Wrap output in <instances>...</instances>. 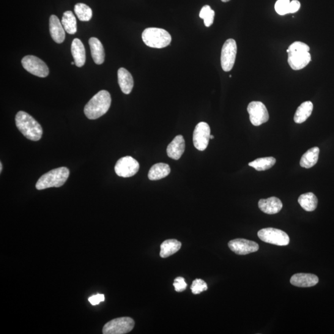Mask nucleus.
I'll return each mask as SVG.
<instances>
[{
  "mask_svg": "<svg viewBox=\"0 0 334 334\" xmlns=\"http://www.w3.org/2000/svg\"><path fill=\"white\" fill-rule=\"evenodd\" d=\"M111 103L109 93L105 90H100L85 106V116L89 120H96L108 112Z\"/></svg>",
  "mask_w": 334,
  "mask_h": 334,
  "instance_id": "nucleus-1",
  "label": "nucleus"
},
{
  "mask_svg": "<svg viewBox=\"0 0 334 334\" xmlns=\"http://www.w3.org/2000/svg\"><path fill=\"white\" fill-rule=\"evenodd\" d=\"M16 125L20 132L27 139L33 141H39L43 135L42 127L34 118L25 112L16 114Z\"/></svg>",
  "mask_w": 334,
  "mask_h": 334,
  "instance_id": "nucleus-2",
  "label": "nucleus"
},
{
  "mask_svg": "<svg viewBox=\"0 0 334 334\" xmlns=\"http://www.w3.org/2000/svg\"><path fill=\"white\" fill-rule=\"evenodd\" d=\"M69 175L70 171L67 167H59L52 170L40 178L35 188L38 190H42L53 187H61L67 182Z\"/></svg>",
  "mask_w": 334,
  "mask_h": 334,
  "instance_id": "nucleus-3",
  "label": "nucleus"
},
{
  "mask_svg": "<svg viewBox=\"0 0 334 334\" xmlns=\"http://www.w3.org/2000/svg\"><path fill=\"white\" fill-rule=\"evenodd\" d=\"M142 39L145 44L149 47L162 48L171 44L172 37L163 29L149 27L142 32Z\"/></svg>",
  "mask_w": 334,
  "mask_h": 334,
  "instance_id": "nucleus-4",
  "label": "nucleus"
},
{
  "mask_svg": "<svg viewBox=\"0 0 334 334\" xmlns=\"http://www.w3.org/2000/svg\"><path fill=\"white\" fill-rule=\"evenodd\" d=\"M135 321L129 317H119L108 322L103 328V334H125L135 327Z\"/></svg>",
  "mask_w": 334,
  "mask_h": 334,
  "instance_id": "nucleus-5",
  "label": "nucleus"
},
{
  "mask_svg": "<svg viewBox=\"0 0 334 334\" xmlns=\"http://www.w3.org/2000/svg\"><path fill=\"white\" fill-rule=\"evenodd\" d=\"M257 236L265 243L277 246H287L289 244L290 238L286 232L281 230L266 228L259 231Z\"/></svg>",
  "mask_w": 334,
  "mask_h": 334,
  "instance_id": "nucleus-6",
  "label": "nucleus"
},
{
  "mask_svg": "<svg viewBox=\"0 0 334 334\" xmlns=\"http://www.w3.org/2000/svg\"><path fill=\"white\" fill-rule=\"evenodd\" d=\"M22 65L29 73L37 77L45 78L48 75L49 69L42 60L37 57L27 55L22 60Z\"/></svg>",
  "mask_w": 334,
  "mask_h": 334,
  "instance_id": "nucleus-7",
  "label": "nucleus"
},
{
  "mask_svg": "<svg viewBox=\"0 0 334 334\" xmlns=\"http://www.w3.org/2000/svg\"><path fill=\"white\" fill-rule=\"evenodd\" d=\"M237 53L236 41L230 39L226 41L221 52V66L226 72L232 70Z\"/></svg>",
  "mask_w": 334,
  "mask_h": 334,
  "instance_id": "nucleus-8",
  "label": "nucleus"
},
{
  "mask_svg": "<svg viewBox=\"0 0 334 334\" xmlns=\"http://www.w3.org/2000/svg\"><path fill=\"white\" fill-rule=\"evenodd\" d=\"M139 169L138 161L130 156L120 158L115 166V171L118 176L123 178L134 176L138 173Z\"/></svg>",
  "mask_w": 334,
  "mask_h": 334,
  "instance_id": "nucleus-9",
  "label": "nucleus"
},
{
  "mask_svg": "<svg viewBox=\"0 0 334 334\" xmlns=\"http://www.w3.org/2000/svg\"><path fill=\"white\" fill-rule=\"evenodd\" d=\"M247 109L250 115V122L256 127H258L269 120V113L263 103L256 101L251 102L249 104Z\"/></svg>",
  "mask_w": 334,
  "mask_h": 334,
  "instance_id": "nucleus-10",
  "label": "nucleus"
},
{
  "mask_svg": "<svg viewBox=\"0 0 334 334\" xmlns=\"http://www.w3.org/2000/svg\"><path fill=\"white\" fill-rule=\"evenodd\" d=\"M210 129L207 123L200 122L196 125L193 133L194 147L200 151H204L209 144Z\"/></svg>",
  "mask_w": 334,
  "mask_h": 334,
  "instance_id": "nucleus-11",
  "label": "nucleus"
},
{
  "mask_svg": "<svg viewBox=\"0 0 334 334\" xmlns=\"http://www.w3.org/2000/svg\"><path fill=\"white\" fill-rule=\"evenodd\" d=\"M229 247L231 250L238 255H246V254L254 253L259 250V245L253 241L238 238L229 242Z\"/></svg>",
  "mask_w": 334,
  "mask_h": 334,
  "instance_id": "nucleus-12",
  "label": "nucleus"
},
{
  "mask_svg": "<svg viewBox=\"0 0 334 334\" xmlns=\"http://www.w3.org/2000/svg\"><path fill=\"white\" fill-rule=\"evenodd\" d=\"M288 63L294 70H300L311 62V57L308 51H290L288 53Z\"/></svg>",
  "mask_w": 334,
  "mask_h": 334,
  "instance_id": "nucleus-13",
  "label": "nucleus"
},
{
  "mask_svg": "<svg viewBox=\"0 0 334 334\" xmlns=\"http://www.w3.org/2000/svg\"><path fill=\"white\" fill-rule=\"evenodd\" d=\"M49 29L52 39L57 43H62L65 39V31L59 20L55 15H51L49 20Z\"/></svg>",
  "mask_w": 334,
  "mask_h": 334,
  "instance_id": "nucleus-14",
  "label": "nucleus"
},
{
  "mask_svg": "<svg viewBox=\"0 0 334 334\" xmlns=\"http://www.w3.org/2000/svg\"><path fill=\"white\" fill-rule=\"evenodd\" d=\"M318 283V277L311 273H296L290 279V283L298 287H311Z\"/></svg>",
  "mask_w": 334,
  "mask_h": 334,
  "instance_id": "nucleus-15",
  "label": "nucleus"
},
{
  "mask_svg": "<svg viewBox=\"0 0 334 334\" xmlns=\"http://www.w3.org/2000/svg\"><path fill=\"white\" fill-rule=\"evenodd\" d=\"M185 150V139L182 135H179L175 137L167 147V155L172 159L179 160L184 153Z\"/></svg>",
  "mask_w": 334,
  "mask_h": 334,
  "instance_id": "nucleus-16",
  "label": "nucleus"
},
{
  "mask_svg": "<svg viewBox=\"0 0 334 334\" xmlns=\"http://www.w3.org/2000/svg\"><path fill=\"white\" fill-rule=\"evenodd\" d=\"M259 209L267 214H275L283 209V202L276 197L259 200L258 202Z\"/></svg>",
  "mask_w": 334,
  "mask_h": 334,
  "instance_id": "nucleus-17",
  "label": "nucleus"
},
{
  "mask_svg": "<svg viewBox=\"0 0 334 334\" xmlns=\"http://www.w3.org/2000/svg\"><path fill=\"white\" fill-rule=\"evenodd\" d=\"M118 81L122 91L125 94H130L134 86L132 75L124 68H120L118 71Z\"/></svg>",
  "mask_w": 334,
  "mask_h": 334,
  "instance_id": "nucleus-18",
  "label": "nucleus"
},
{
  "mask_svg": "<svg viewBox=\"0 0 334 334\" xmlns=\"http://www.w3.org/2000/svg\"><path fill=\"white\" fill-rule=\"evenodd\" d=\"M71 53L75 60V65L82 67L86 63V50L83 42L80 39H75L71 44Z\"/></svg>",
  "mask_w": 334,
  "mask_h": 334,
  "instance_id": "nucleus-19",
  "label": "nucleus"
},
{
  "mask_svg": "<svg viewBox=\"0 0 334 334\" xmlns=\"http://www.w3.org/2000/svg\"><path fill=\"white\" fill-rule=\"evenodd\" d=\"M91 55L97 65H102L105 61V50L102 43L95 37H91L89 40Z\"/></svg>",
  "mask_w": 334,
  "mask_h": 334,
  "instance_id": "nucleus-20",
  "label": "nucleus"
},
{
  "mask_svg": "<svg viewBox=\"0 0 334 334\" xmlns=\"http://www.w3.org/2000/svg\"><path fill=\"white\" fill-rule=\"evenodd\" d=\"M171 167L168 164L158 163L155 164L150 168L148 174V178L150 180H158L164 179L171 173Z\"/></svg>",
  "mask_w": 334,
  "mask_h": 334,
  "instance_id": "nucleus-21",
  "label": "nucleus"
},
{
  "mask_svg": "<svg viewBox=\"0 0 334 334\" xmlns=\"http://www.w3.org/2000/svg\"><path fill=\"white\" fill-rule=\"evenodd\" d=\"M182 243L177 240L172 239L164 241L160 245V256L162 258H166L180 250Z\"/></svg>",
  "mask_w": 334,
  "mask_h": 334,
  "instance_id": "nucleus-22",
  "label": "nucleus"
},
{
  "mask_svg": "<svg viewBox=\"0 0 334 334\" xmlns=\"http://www.w3.org/2000/svg\"><path fill=\"white\" fill-rule=\"evenodd\" d=\"M313 109V104L310 101H306L301 104L295 112L294 121L300 124L306 121V120L311 116Z\"/></svg>",
  "mask_w": 334,
  "mask_h": 334,
  "instance_id": "nucleus-23",
  "label": "nucleus"
},
{
  "mask_svg": "<svg viewBox=\"0 0 334 334\" xmlns=\"http://www.w3.org/2000/svg\"><path fill=\"white\" fill-rule=\"evenodd\" d=\"M319 151V149L317 147L309 149L301 158L300 165L303 168L310 169L316 165L318 160Z\"/></svg>",
  "mask_w": 334,
  "mask_h": 334,
  "instance_id": "nucleus-24",
  "label": "nucleus"
},
{
  "mask_svg": "<svg viewBox=\"0 0 334 334\" xmlns=\"http://www.w3.org/2000/svg\"><path fill=\"white\" fill-rule=\"evenodd\" d=\"M298 201L303 209L308 212H312L316 209L318 202L317 197L313 193L302 194Z\"/></svg>",
  "mask_w": 334,
  "mask_h": 334,
  "instance_id": "nucleus-25",
  "label": "nucleus"
},
{
  "mask_svg": "<svg viewBox=\"0 0 334 334\" xmlns=\"http://www.w3.org/2000/svg\"><path fill=\"white\" fill-rule=\"evenodd\" d=\"M62 23L65 31L68 34H75L77 32V21L75 15L71 11H67L64 13Z\"/></svg>",
  "mask_w": 334,
  "mask_h": 334,
  "instance_id": "nucleus-26",
  "label": "nucleus"
},
{
  "mask_svg": "<svg viewBox=\"0 0 334 334\" xmlns=\"http://www.w3.org/2000/svg\"><path fill=\"white\" fill-rule=\"evenodd\" d=\"M276 160L272 157L257 158L249 163V165L253 167L257 171H265L272 168L275 165Z\"/></svg>",
  "mask_w": 334,
  "mask_h": 334,
  "instance_id": "nucleus-27",
  "label": "nucleus"
},
{
  "mask_svg": "<svg viewBox=\"0 0 334 334\" xmlns=\"http://www.w3.org/2000/svg\"><path fill=\"white\" fill-rule=\"evenodd\" d=\"M75 12L79 20L81 21H89L92 19V9L86 4L82 3L76 4L75 6Z\"/></svg>",
  "mask_w": 334,
  "mask_h": 334,
  "instance_id": "nucleus-28",
  "label": "nucleus"
},
{
  "mask_svg": "<svg viewBox=\"0 0 334 334\" xmlns=\"http://www.w3.org/2000/svg\"><path fill=\"white\" fill-rule=\"evenodd\" d=\"M214 16V11L209 5L202 7L199 13V17L204 20V25L207 27L212 25Z\"/></svg>",
  "mask_w": 334,
  "mask_h": 334,
  "instance_id": "nucleus-29",
  "label": "nucleus"
},
{
  "mask_svg": "<svg viewBox=\"0 0 334 334\" xmlns=\"http://www.w3.org/2000/svg\"><path fill=\"white\" fill-rule=\"evenodd\" d=\"M207 285L205 281L202 279H197L193 282L191 286V290L193 294H199L201 292L206 291L207 290Z\"/></svg>",
  "mask_w": 334,
  "mask_h": 334,
  "instance_id": "nucleus-30",
  "label": "nucleus"
},
{
  "mask_svg": "<svg viewBox=\"0 0 334 334\" xmlns=\"http://www.w3.org/2000/svg\"><path fill=\"white\" fill-rule=\"evenodd\" d=\"M290 0H277L275 5L276 12L280 15L289 13Z\"/></svg>",
  "mask_w": 334,
  "mask_h": 334,
  "instance_id": "nucleus-31",
  "label": "nucleus"
},
{
  "mask_svg": "<svg viewBox=\"0 0 334 334\" xmlns=\"http://www.w3.org/2000/svg\"><path fill=\"white\" fill-rule=\"evenodd\" d=\"M290 51H309V46L306 45V43L302 42H295L292 45L289 46L288 50H287V53Z\"/></svg>",
  "mask_w": 334,
  "mask_h": 334,
  "instance_id": "nucleus-32",
  "label": "nucleus"
},
{
  "mask_svg": "<svg viewBox=\"0 0 334 334\" xmlns=\"http://www.w3.org/2000/svg\"><path fill=\"white\" fill-rule=\"evenodd\" d=\"M174 286L175 291L177 292H182L185 291L187 287V284L186 283L185 279L182 276H178L175 279Z\"/></svg>",
  "mask_w": 334,
  "mask_h": 334,
  "instance_id": "nucleus-33",
  "label": "nucleus"
},
{
  "mask_svg": "<svg viewBox=\"0 0 334 334\" xmlns=\"http://www.w3.org/2000/svg\"><path fill=\"white\" fill-rule=\"evenodd\" d=\"M105 300V296L103 294H97L96 295L92 296L89 298V302L92 305H97L100 302H103Z\"/></svg>",
  "mask_w": 334,
  "mask_h": 334,
  "instance_id": "nucleus-34",
  "label": "nucleus"
},
{
  "mask_svg": "<svg viewBox=\"0 0 334 334\" xmlns=\"http://www.w3.org/2000/svg\"><path fill=\"white\" fill-rule=\"evenodd\" d=\"M301 4L298 0H293L290 2L289 7V13H295L300 10Z\"/></svg>",
  "mask_w": 334,
  "mask_h": 334,
  "instance_id": "nucleus-35",
  "label": "nucleus"
},
{
  "mask_svg": "<svg viewBox=\"0 0 334 334\" xmlns=\"http://www.w3.org/2000/svg\"><path fill=\"white\" fill-rule=\"evenodd\" d=\"M2 169H3V165H2V163H0V173H2Z\"/></svg>",
  "mask_w": 334,
  "mask_h": 334,
  "instance_id": "nucleus-36",
  "label": "nucleus"
},
{
  "mask_svg": "<svg viewBox=\"0 0 334 334\" xmlns=\"http://www.w3.org/2000/svg\"><path fill=\"white\" fill-rule=\"evenodd\" d=\"M221 1L224 3H226L231 1V0H221Z\"/></svg>",
  "mask_w": 334,
  "mask_h": 334,
  "instance_id": "nucleus-37",
  "label": "nucleus"
},
{
  "mask_svg": "<svg viewBox=\"0 0 334 334\" xmlns=\"http://www.w3.org/2000/svg\"><path fill=\"white\" fill-rule=\"evenodd\" d=\"M214 139V136H213V135H210V139Z\"/></svg>",
  "mask_w": 334,
  "mask_h": 334,
  "instance_id": "nucleus-38",
  "label": "nucleus"
},
{
  "mask_svg": "<svg viewBox=\"0 0 334 334\" xmlns=\"http://www.w3.org/2000/svg\"><path fill=\"white\" fill-rule=\"evenodd\" d=\"M71 65H75V62H71Z\"/></svg>",
  "mask_w": 334,
  "mask_h": 334,
  "instance_id": "nucleus-39",
  "label": "nucleus"
}]
</instances>
